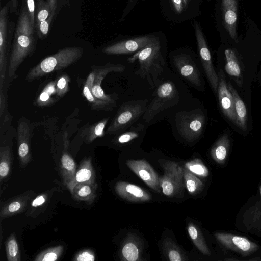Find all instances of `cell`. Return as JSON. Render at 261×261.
Segmentation results:
<instances>
[{"label":"cell","instance_id":"obj_1","mask_svg":"<svg viewBox=\"0 0 261 261\" xmlns=\"http://www.w3.org/2000/svg\"><path fill=\"white\" fill-rule=\"evenodd\" d=\"M34 28L31 24L26 6L22 9L14 32L12 48L10 55L7 73L13 78L24 60L32 55L36 47Z\"/></svg>","mask_w":261,"mask_h":261},{"label":"cell","instance_id":"obj_2","mask_svg":"<svg viewBox=\"0 0 261 261\" xmlns=\"http://www.w3.org/2000/svg\"><path fill=\"white\" fill-rule=\"evenodd\" d=\"M127 60L130 63L138 61L139 66L135 72L136 75L146 78L152 87L159 85V77L164 72L165 64L159 38L155 37L145 47L128 58Z\"/></svg>","mask_w":261,"mask_h":261},{"label":"cell","instance_id":"obj_3","mask_svg":"<svg viewBox=\"0 0 261 261\" xmlns=\"http://www.w3.org/2000/svg\"><path fill=\"white\" fill-rule=\"evenodd\" d=\"M84 53L82 47H67L42 60L29 70L26 80L32 81L52 72L67 68L81 58Z\"/></svg>","mask_w":261,"mask_h":261},{"label":"cell","instance_id":"obj_4","mask_svg":"<svg viewBox=\"0 0 261 261\" xmlns=\"http://www.w3.org/2000/svg\"><path fill=\"white\" fill-rule=\"evenodd\" d=\"M148 100H131L122 103L109 126L107 133L114 135L126 129L143 116Z\"/></svg>","mask_w":261,"mask_h":261},{"label":"cell","instance_id":"obj_5","mask_svg":"<svg viewBox=\"0 0 261 261\" xmlns=\"http://www.w3.org/2000/svg\"><path fill=\"white\" fill-rule=\"evenodd\" d=\"M179 95L174 84L167 81L159 85L156 95L148 105L142 118L146 123L150 122L160 112L177 105Z\"/></svg>","mask_w":261,"mask_h":261},{"label":"cell","instance_id":"obj_6","mask_svg":"<svg viewBox=\"0 0 261 261\" xmlns=\"http://www.w3.org/2000/svg\"><path fill=\"white\" fill-rule=\"evenodd\" d=\"M159 162L164 170V174L159 178L163 193L169 197H182L185 186L184 168L174 162L164 160Z\"/></svg>","mask_w":261,"mask_h":261},{"label":"cell","instance_id":"obj_7","mask_svg":"<svg viewBox=\"0 0 261 261\" xmlns=\"http://www.w3.org/2000/svg\"><path fill=\"white\" fill-rule=\"evenodd\" d=\"M205 122L204 114L200 109L179 112L175 116L177 129L181 137L188 141H194L201 136Z\"/></svg>","mask_w":261,"mask_h":261},{"label":"cell","instance_id":"obj_8","mask_svg":"<svg viewBox=\"0 0 261 261\" xmlns=\"http://www.w3.org/2000/svg\"><path fill=\"white\" fill-rule=\"evenodd\" d=\"M10 2L8 1L0 11V88L4 87L7 66V56L13 26L9 21Z\"/></svg>","mask_w":261,"mask_h":261},{"label":"cell","instance_id":"obj_9","mask_svg":"<svg viewBox=\"0 0 261 261\" xmlns=\"http://www.w3.org/2000/svg\"><path fill=\"white\" fill-rule=\"evenodd\" d=\"M193 26L203 69L213 91L217 93L218 86V75L213 65L210 51L199 23L195 21L193 23Z\"/></svg>","mask_w":261,"mask_h":261},{"label":"cell","instance_id":"obj_10","mask_svg":"<svg viewBox=\"0 0 261 261\" xmlns=\"http://www.w3.org/2000/svg\"><path fill=\"white\" fill-rule=\"evenodd\" d=\"M95 72V76L92 87V92L93 95L97 98L109 102L116 106V101L118 99V95L114 93L111 94H107L101 87L102 81L105 76L110 72H123L125 67L121 64H112L108 63L102 66H96L93 68Z\"/></svg>","mask_w":261,"mask_h":261},{"label":"cell","instance_id":"obj_11","mask_svg":"<svg viewBox=\"0 0 261 261\" xmlns=\"http://www.w3.org/2000/svg\"><path fill=\"white\" fill-rule=\"evenodd\" d=\"M215 236L226 248L243 257L250 255L259 249L257 244L242 236L223 232H217Z\"/></svg>","mask_w":261,"mask_h":261},{"label":"cell","instance_id":"obj_12","mask_svg":"<svg viewBox=\"0 0 261 261\" xmlns=\"http://www.w3.org/2000/svg\"><path fill=\"white\" fill-rule=\"evenodd\" d=\"M156 37L145 35L130 38L106 46L102 52L109 55L127 54L137 52L150 43Z\"/></svg>","mask_w":261,"mask_h":261},{"label":"cell","instance_id":"obj_13","mask_svg":"<svg viewBox=\"0 0 261 261\" xmlns=\"http://www.w3.org/2000/svg\"><path fill=\"white\" fill-rule=\"evenodd\" d=\"M126 164L129 168L149 187L158 192H161L158 174L146 160H128Z\"/></svg>","mask_w":261,"mask_h":261},{"label":"cell","instance_id":"obj_14","mask_svg":"<svg viewBox=\"0 0 261 261\" xmlns=\"http://www.w3.org/2000/svg\"><path fill=\"white\" fill-rule=\"evenodd\" d=\"M218 97L221 110L225 116L234 123L237 116L233 95L229 90L225 77L222 70L218 73Z\"/></svg>","mask_w":261,"mask_h":261},{"label":"cell","instance_id":"obj_15","mask_svg":"<svg viewBox=\"0 0 261 261\" xmlns=\"http://www.w3.org/2000/svg\"><path fill=\"white\" fill-rule=\"evenodd\" d=\"M174 65L180 74L191 84L197 87L201 85L200 74L190 56L180 54L174 57Z\"/></svg>","mask_w":261,"mask_h":261},{"label":"cell","instance_id":"obj_16","mask_svg":"<svg viewBox=\"0 0 261 261\" xmlns=\"http://www.w3.org/2000/svg\"><path fill=\"white\" fill-rule=\"evenodd\" d=\"M18 154L21 167H25L31 160L30 132L28 123L21 119L17 129Z\"/></svg>","mask_w":261,"mask_h":261},{"label":"cell","instance_id":"obj_17","mask_svg":"<svg viewBox=\"0 0 261 261\" xmlns=\"http://www.w3.org/2000/svg\"><path fill=\"white\" fill-rule=\"evenodd\" d=\"M116 193L130 202H145L150 200V194L142 188L125 181H119L115 186Z\"/></svg>","mask_w":261,"mask_h":261},{"label":"cell","instance_id":"obj_18","mask_svg":"<svg viewBox=\"0 0 261 261\" xmlns=\"http://www.w3.org/2000/svg\"><path fill=\"white\" fill-rule=\"evenodd\" d=\"M222 10L224 27L231 38L237 40L238 0H222Z\"/></svg>","mask_w":261,"mask_h":261},{"label":"cell","instance_id":"obj_19","mask_svg":"<svg viewBox=\"0 0 261 261\" xmlns=\"http://www.w3.org/2000/svg\"><path fill=\"white\" fill-rule=\"evenodd\" d=\"M95 179L96 174L91 158H86L80 162L74 179L67 188L71 193L76 185L88 182H96Z\"/></svg>","mask_w":261,"mask_h":261},{"label":"cell","instance_id":"obj_20","mask_svg":"<svg viewBox=\"0 0 261 261\" xmlns=\"http://www.w3.org/2000/svg\"><path fill=\"white\" fill-rule=\"evenodd\" d=\"M260 199L247 209L243 215V223L246 229L261 232V185Z\"/></svg>","mask_w":261,"mask_h":261},{"label":"cell","instance_id":"obj_21","mask_svg":"<svg viewBox=\"0 0 261 261\" xmlns=\"http://www.w3.org/2000/svg\"><path fill=\"white\" fill-rule=\"evenodd\" d=\"M95 72L93 70L88 75L83 87V93L84 97L90 103L92 108L96 110L111 111L116 106L114 105L96 98L92 92Z\"/></svg>","mask_w":261,"mask_h":261},{"label":"cell","instance_id":"obj_22","mask_svg":"<svg viewBox=\"0 0 261 261\" xmlns=\"http://www.w3.org/2000/svg\"><path fill=\"white\" fill-rule=\"evenodd\" d=\"M30 199L29 195L23 194L5 203L1 209V220L22 213L27 207Z\"/></svg>","mask_w":261,"mask_h":261},{"label":"cell","instance_id":"obj_23","mask_svg":"<svg viewBox=\"0 0 261 261\" xmlns=\"http://www.w3.org/2000/svg\"><path fill=\"white\" fill-rule=\"evenodd\" d=\"M97 184L96 182H85L76 185L71 193L73 198L79 201L91 203L96 196Z\"/></svg>","mask_w":261,"mask_h":261},{"label":"cell","instance_id":"obj_24","mask_svg":"<svg viewBox=\"0 0 261 261\" xmlns=\"http://www.w3.org/2000/svg\"><path fill=\"white\" fill-rule=\"evenodd\" d=\"M76 170L74 159L66 151H64L60 160V170L63 183L67 187L72 182Z\"/></svg>","mask_w":261,"mask_h":261},{"label":"cell","instance_id":"obj_25","mask_svg":"<svg viewBox=\"0 0 261 261\" xmlns=\"http://www.w3.org/2000/svg\"><path fill=\"white\" fill-rule=\"evenodd\" d=\"M229 147L230 140L228 136L223 135L212 147L211 157L218 164H223L227 158Z\"/></svg>","mask_w":261,"mask_h":261},{"label":"cell","instance_id":"obj_26","mask_svg":"<svg viewBox=\"0 0 261 261\" xmlns=\"http://www.w3.org/2000/svg\"><path fill=\"white\" fill-rule=\"evenodd\" d=\"M227 85L234 98L237 116L235 124L241 129L246 130L247 129V111L245 105L240 97L231 83L228 82Z\"/></svg>","mask_w":261,"mask_h":261},{"label":"cell","instance_id":"obj_27","mask_svg":"<svg viewBox=\"0 0 261 261\" xmlns=\"http://www.w3.org/2000/svg\"><path fill=\"white\" fill-rule=\"evenodd\" d=\"M141 253V245L134 237H127L121 250L122 260L136 261L139 260Z\"/></svg>","mask_w":261,"mask_h":261},{"label":"cell","instance_id":"obj_28","mask_svg":"<svg viewBox=\"0 0 261 261\" xmlns=\"http://www.w3.org/2000/svg\"><path fill=\"white\" fill-rule=\"evenodd\" d=\"M57 0H36L35 26L45 20L53 11L56 10Z\"/></svg>","mask_w":261,"mask_h":261},{"label":"cell","instance_id":"obj_29","mask_svg":"<svg viewBox=\"0 0 261 261\" xmlns=\"http://www.w3.org/2000/svg\"><path fill=\"white\" fill-rule=\"evenodd\" d=\"M12 165V153L8 145L1 146L0 149L1 185L9 176Z\"/></svg>","mask_w":261,"mask_h":261},{"label":"cell","instance_id":"obj_30","mask_svg":"<svg viewBox=\"0 0 261 261\" xmlns=\"http://www.w3.org/2000/svg\"><path fill=\"white\" fill-rule=\"evenodd\" d=\"M164 253L170 261L185 260L184 253L179 247L170 238H166L163 242Z\"/></svg>","mask_w":261,"mask_h":261},{"label":"cell","instance_id":"obj_31","mask_svg":"<svg viewBox=\"0 0 261 261\" xmlns=\"http://www.w3.org/2000/svg\"><path fill=\"white\" fill-rule=\"evenodd\" d=\"M188 234L196 247L204 255H210L211 253L203 236L194 224L189 223L188 225Z\"/></svg>","mask_w":261,"mask_h":261},{"label":"cell","instance_id":"obj_32","mask_svg":"<svg viewBox=\"0 0 261 261\" xmlns=\"http://www.w3.org/2000/svg\"><path fill=\"white\" fill-rule=\"evenodd\" d=\"M226 64L225 66L226 72L229 75L235 78L241 76V70L234 51L230 49L225 50Z\"/></svg>","mask_w":261,"mask_h":261},{"label":"cell","instance_id":"obj_33","mask_svg":"<svg viewBox=\"0 0 261 261\" xmlns=\"http://www.w3.org/2000/svg\"><path fill=\"white\" fill-rule=\"evenodd\" d=\"M184 178L185 186L190 194H196L202 190V182L185 167L184 168Z\"/></svg>","mask_w":261,"mask_h":261},{"label":"cell","instance_id":"obj_34","mask_svg":"<svg viewBox=\"0 0 261 261\" xmlns=\"http://www.w3.org/2000/svg\"><path fill=\"white\" fill-rule=\"evenodd\" d=\"M56 82L57 81H51L44 87L36 100L38 106H46L54 103L53 95L56 94Z\"/></svg>","mask_w":261,"mask_h":261},{"label":"cell","instance_id":"obj_35","mask_svg":"<svg viewBox=\"0 0 261 261\" xmlns=\"http://www.w3.org/2000/svg\"><path fill=\"white\" fill-rule=\"evenodd\" d=\"M7 259L8 261H20V252L14 233L11 234L6 243Z\"/></svg>","mask_w":261,"mask_h":261},{"label":"cell","instance_id":"obj_36","mask_svg":"<svg viewBox=\"0 0 261 261\" xmlns=\"http://www.w3.org/2000/svg\"><path fill=\"white\" fill-rule=\"evenodd\" d=\"M61 245L50 247L39 253L34 259L35 261H55L61 257L63 252Z\"/></svg>","mask_w":261,"mask_h":261},{"label":"cell","instance_id":"obj_37","mask_svg":"<svg viewBox=\"0 0 261 261\" xmlns=\"http://www.w3.org/2000/svg\"><path fill=\"white\" fill-rule=\"evenodd\" d=\"M109 118H105L91 126L86 133V142L90 143L98 137L103 136Z\"/></svg>","mask_w":261,"mask_h":261},{"label":"cell","instance_id":"obj_38","mask_svg":"<svg viewBox=\"0 0 261 261\" xmlns=\"http://www.w3.org/2000/svg\"><path fill=\"white\" fill-rule=\"evenodd\" d=\"M185 167L193 174L201 177H206L209 171L200 159H195L186 163Z\"/></svg>","mask_w":261,"mask_h":261},{"label":"cell","instance_id":"obj_39","mask_svg":"<svg viewBox=\"0 0 261 261\" xmlns=\"http://www.w3.org/2000/svg\"><path fill=\"white\" fill-rule=\"evenodd\" d=\"M143 125L133 127L129 130L119 135L116 139V142L119 144H123L127 143L139 137V132L143 129Z\"/></svg>","mask_w":261,"mask_h":261},{"label":"cell","instance_id":"obj_40","mask_svg":"<svg viewBox=\"0 0 261 261\" xmlns=\"http://www.w3.org/2000/svg\"><path fill=\"white\" fill-rule=\"evenodd\" d=\"M70 77L67 74L62 75L56 82V94L58 97H63L69 90Z\"/></svg>","mask_w":261,"mask_h":261},{"label":"cell","instance_id":"obj_41","mask_svg":"<svg viewBox=\"0 0 261 261\" xmlns=\"http://www.w3.org/2000/svg\"><path fill=\"white\" fill-rule=\"evenodd\" d=\"M73 260L75 261H94L95 260V255L92 250L84 249L75 254Z\"/></svg>","mask_w":261,"mask_h":261},{"label":"cell","instance_id":"obj_42","mask_svg":"<svg viewBox=\"0 0 261 261\" xmlns=\"http://www.w3.org/2000/svg\"><path fill=\"white\" fill-rule=\"evenodd\" d=\"M26 7L32 25L35 27V5L34 0H25Z\"/></svg>","mask_w":261,"mask_h":261},{"label":"cell","instance_id":"obj_43","mask_svg":"<svg viewBox=\"0 0 261 261\" xmlns=\"http://www.w3.org/2000/svg\"><path fill=\"white\" fill-rule=\"evenodd\" d=\"M170 2L175 11L181 13L186 9L188 0H170Z\"/></svg>","mask_w":261,"mask_h":261},{"label":"cell","instance_id":"obj_44","mask_svg":"<svg viewBox=\"0 0 261 261\" xmlns=\"http://www.w3.org/2000/svg\"><path fill=\"white\" fill-rule=\"evenodd\" d=\"M48 195L43 193L37 196L32 202L31 206L35 208L43 205L47 201Z\"/></svg>","mask_w":261,"mask_h":261},{"label":"cell","instance_id":"obj_45","mask_svg":"<svg viewBox=\"0 0 261 261\" xmlns=\"http://www.w3.org/2000/svg\"><path fill=\"white\" fill-rule=\"evenodd\" d=\"M2 89H0V115L2 116L5 108V98Z\"/></svg>","mask_w":261,"mask_h":261},{"label":"cell","instance_id":"obj_46","mask_svg":"<svg viewBox=\"0 0 261 261\" xmlns=\"http://www.w3.org/2000/svg\"><path fill=\"white\" fill-rule=\"evenodd\" d=\"M249 260H261V258H252V259H249Z\"/></svg>","mask_w":261,"mask_h":261},{"label":"cell","instance_id":"obj_47","mask_svg":"<svg viewBox=\"0 0 261 261\" xmlns=\"http://www.w3.org/2000/svg\"><path fill=\"white\" fill-rule=\"evenodd\" d=\"M225 260H238V259H233V258H231V259H230V258H226Z\"/></svg>","mask_w":261,"mask_h":261}]
</instances>
